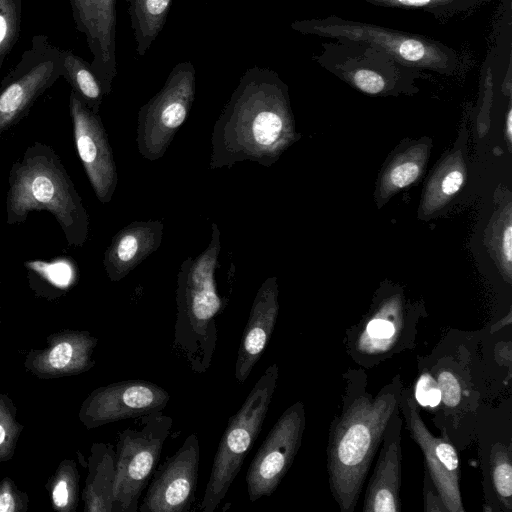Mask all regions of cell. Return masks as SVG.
I'll return each instance as SVG.
<instances>
[{"instance_id": "6da1fadb", "label": "cell", "mask_w": 512, "mask_h": 512, "mask_svg": "<svg viewBox=\"0 0 512 512\" xmlns=\"http://www.w3.org/2000/svg\"><path fill=\"white\" fill-rule=\"evenodd\" d=\"M288 87L278 73L258 66L241 76L216 120L211 169L251 161L269 167L294 140Z\"/></svg>"}, {"instance_id": "7a4b0ae2", "label": "cell", "mask_w": 512, "mask_h": 512, "mask_svg": "<svg viewBox=\"0 0 512 512\" xmlns=\"http://www.w3.org/2000/svg\"><path fill=\"white\" fill-rule=\"evenodd\" d=\"M365 376L361 371L345 376L342 408L329 427L328 481L341 512L355 510L386 425L399 407L403 388L396 376L373 396L366 390Z\"/></svg>"}, {"instance_id": "3957f363", "label": "cell", "mask_w": 512, "mask_h": 512, "mask_svg": "<svg viewBox=\"0 0 512 512\" xmlns=\"http://www.w3.org/2000/svg\"><path fill=\"white\" fill-rule=\"evenodd\" d=\"M32 211L51 213L70 246L82 247L89 235V215L59 156L34 142L9 171L6 222L26 221Z\"/></svg>"}, {"instance_id": "277c9868", "label": "cell", "mask_w": 512, "mask_h": 512, "mask_svg": "<svg viewBox=\"0 0 512 512\" xmlns=\"http://www.w3.org/2000/svg\"><path fill=\"white\" fill-rule=\"evenodd\" d=\"M220 252L221 232L212 223L206 249L196 258L185 259L177 275L172 349L198 374L205 373L211 365L218 339L216 320L227 305L216 282Z\"/></svg>"}, {"instance_id": "5b68a950", "label": "cell", "mask_w": 512, "mask_h": 512, "mask_svg": "<svg viewBox=\"0 0 512 512\" xmlns=\"http://www.w3.org/2000/svg\"><path fill=\"white\" fill-rule=\"evenodd\" d=\"M290 27L303 35L360 42L421 71L453 74L460 65L457 52L439 40L337 15L296 20Z\"/></svg>"}, {"instance_id": "8992f818", "label": "cell", "mask_w": 512, "mask_h": 512, "mask_svg": "<svg viewBox=\"0 0 512 512\" xmlns=\"http://www.w3.org/2000/svg\"><path fill=\"white\" fill-rule=\"evenodd\" d=\"M278 375L277 363L268 366L241 408L229 419L213 460L200 505L202 512H213L218 507L238 475L247 453L262 429L277 386Z\"/></svg>"}, {"instance_id": "52a82bcc", "label": "cell", "mask_w": 512, "mask_h": 512, "mask_svg": "<svg viewBox=\"0 0 512 512\" xmlns=\"http://www.w3.org/2000/svg\"><path fill=\"white\" fill-rule=\"evenodd\" d=\"M312 58L352 87L375 96L410 89L422 72L381 50L345 39L322 42Z\"/></svg>"}, {"instance_id": "ba28073f", "label": "cell", "mask_w": 512, "mask_h": 512, "mask_svg": "<svg viewBox=\"0 0 512 512\" xmlns=\"http://www.w3.org/2000/svg\"><path fill=\"white\" fill-rule=\"evenodd\" d=\"M196 95V70L190 61L180 62L163 87L138 111L136 143L149 160L162 158L186 121Z\"/></svg>"}, {"instance_id": "9c48e42d", "label": "cell", "mask_w": 512, "mask_h": 512, "mask_svg": "<svg viewBox=\"0 0 512 512\" xmlns=\"http://www.w3.org/2000/svg\"><path fill=\"white\" fill-rule=\"evenodd\" d=\"M62 49L47 35L32 38L19 62L0 82V135L17 125L36 100L63 77Z\"/></svg>"}, {"instance_id": "30bf717a", "label": "cell", "mask_w": 512, "mask_h": 512, "mask_svg": "<svg viewBox=\"0 0 512 512\" xmlns=\"http://www.w3.org/2000/svg\"><path fill=\"white\" fill-rule=\"evenodd\" d=\"M172 423L170 416L159 411L145 415L141 429L128 428L121 433L114 482V502L120 511H138L140 496L154 473Z\"/></svg>"}, {"instance_id": "8fae6325", "label": "cell", "mask_w": 512, "mask_h": 512, "mask_svg": "<svg viewBox=\"0 0 512 512\" xmlns=\"http://www.w3.org/2000/svg\"><path fill=\"white\" fill-rule=\"evenodd\" d=\"M305 425L302 401L292 404L278 418L247 470L250 501L270 496L276 490L298 453Z\"/></svg>"}, {"instance_id": "7c38bea8", "label": "cell", "mask_w": 512, "mask_h": 512, "mask_svg": "<svg viewBox=\"0 0 512 512\" xmlns=\"http://www.w3.org/2000/svg\"><path fill=\"white\" fill-rule=\"evenodd\" d=\"M69 113L79 159L95 196L102 204H108L116 190L118 174L101 117L90 110L72 90Z\"/></svg>"}, {"instance_id": "4fadbf2b", "label": "cell", "mask_w": 512, "mask_h": 512, "mask_svg": "<svg viewBox=\"0 0 512 512\" xmlns=\"http://www.w3.org/2000/svg\"><path fill=\"white\" fill-rule=\"evenodd\" d=\"M200 448L196 433L154 472L140 512H187L195 498Z\"/></svg>"}, {"instance_id": "5bb4252c", "label": "cell", "mask_w": 512, "mask_h": 512, "mask_svg": "<svg viewBox=\"0 0 512 512\" xmlns=\"http://www.w3.org/2000/svg\"><path fill=\"white\" fill-rule=\"evenodd\" d=\"M399 409L406 428L420 447L428 472L448 512H464L459 488V458L450 442L435 437L424 424L414 397L402 388Z\"/></svg>"}, {"instance_id": "9a60e30c", "label": "cell", "mask_w": 512, "mask_h": 512, "mask_svg": "<svg viewBox=\"0 0 512 512\" xmlns=\"http://www.w3.org/2000/svg\"><path fill=\"white\" fill-rule=\"evenodd\" d=\"M76 29L85 36L91 67L105 95L117 75L116 0H68Z\"/></svg>"}, {"instance_id": "2e32d148", "label": "cell", "mask_w": 512, "mask_h": 512, "mask_svg": "<svg viewBox=\"0 0 512 512\" xmlns=\"http://www.w3.org/2000/svg\"><path fill=\"white\" fill-rule=\"evenodd\" d=\"M410 326L399 298L388 299L375 307L348 335V351L358 363L384 360L407 344Z\"/></svg>"}, {"instance_id": "e0dca14e", "label": "cell", "mask_w": 512, "mask_h": 512, "mask_svg": "<svg viewBox=\"0 0 512 512\" xmlns=\"http://www.w3.org/2000/svg\"><path fill=\"white\" fill-rule=\"evenodd\" d=\"M401 428L398 407L384 430L376 466L365 492L363 512L401 511Z\"/></svg>"}, {"instance_id": "ac0fdd59", "label": "cell", "mask_w": 512, "mask_h": 512, "mask_svg": "<svg viewBox=\"0 0 512 512\" xmlns=\"http://www.w3.org/2000/svg\"><path fill=\"white\" fill-rule=\"evenodd\" d=\"M278 313V283L272 276L259 287L242 334L234 374L240 384L247 380L269 343Z\"/></svg>"}, {"instance_id": "d6986e66", "label": "cell", "mask_w": 512, "mask_h": 512, "mask_svg": "<svg viewBox=\"0 0 512 512\" xmlns=\"http://www.w3.org/2000/svg\"><path fill=\"white\" fill-rule=\"evenodd\" d=\"M163 232L160 220H137L120 229L104 253L103 265L109 279L120 281L156 252Z\"/></svg>"}, {"instance_id": "ffe728a7", "label": "cell", "mask_w": 512, "mask_h": 512, "mask_svg": "<svg viewBox=\"0 0 512 512\" xmlns=\"http://www.w3.org/2000/svg\"><path fill=\"white\" fill-rule=\"evenodd\" d=\"M170 396L149 381L128 380L103 391L101 418L104 421L129 419L163 411Z\"/></svg>"}, {"instance_id": "44dd1931", "label": "cell", "mask_w": 512, "mask_h": 512, "mask_svg": "<svg viewBox=\"0 0 512 512\" xmlns=\"http://www.w3.org/2000/svg\"><path fill=\"white\" fill-rule=\"evenodd\" d=\"M138 56H144L162 31L172 0H126Z\"/></svg>"}, {"instance_id": "7402d4cb", "label": "cell", "mask_w": 512, "mask_h": 512, "mask_svg": "<svg viewBox=\"0 0 512 512\" xmlns=\"http://www.w3.org/2000/svg\"><path fill=\"white\" fill-rule=\"evenodd\" d=\"M64 74L71 90L94 113L99 114L105 95L103 87L91 64L70 49H62Z\"/></svg>"}, {"instance_id": "603a6c76", "label": "cell", "mask_w": 512, "mask_h": 512, "mask_svg": "<svg viewBox=\"0 0 512 512\" xmlns=\"http://www.w3.org/2000/svg\"><path fill=\"white\" fill-rule=\"evenodd\" d=\"M383 8L421 10L437 20H448L472 12L483 0H360Z\"/></svg>"}, {"instance_id": "cb8c5ba5", "label": "cell", "mask_w": 512, "mask_h": 512, "mask_svg": "<svg viewBox=\"0 0 512 512\" xmlns=\"http://www.w3.org/2000/svg\"><path fill=\"white\" fill-rule=\"evenodd\" d=\"M512 448L511 444L496 443L490 452V479L499 503L512 510Z\"/></svg>"}, {"instance_id": "d4e9b609", "label": "cell", "mask_w": 512, "mask_h": 512, "mask_svg": "<svg viewBox=\"0 0 512 512\" xmlns=\"http://www.w3.org/2000/svg\"><path fill=\"white\" fill-rule=\"evenodd\" d=\"M22 18V0H0V69L17 43Z\"/></svg>"}, {"instance_id": "484cf974", "label": "cell", "mask_w": 512, "mask_h": 512, "mask_svg": "<svg viewBox=\"0 0 512 512\" xmlns=\"http://www.w3.org/2000/svg\"><path fill=\"white\" fill-rule=\"evenodd\" d=\"M415 401L424 408L434 409L441 403V392L437 380L428 372H423L414 388Z\"/></svg>"}, {"instance_id": "4316f807", "label": "cell", "mask_w": 512, "mask_h": 512, "mask_svg": "<svg viewBox=\"0 0 512 512\" xmlns=\"http://www.w3.org/2000/svg\"><path fill=\"white\" fill-rule=\"evenodd\" d=\"M436 380L441 392V402L446 407H456L461 399V387L457 377L451 371L443 370Z\"/></svg>"}, {"instance_id": "83f0119b", "label": "cell", "mask_w": 512, "mask_h": 512, "mask_svg": "<svg viewBox=\"0 0 512 512\" xmlns=\"http://www.w3.org/2000/svg\"><path fill=\"white\" fill-rule=\"evenodd\" d=\"M419 172L420 168L418 164L414 162H404L391 170L389 180L395 188H404L416 180Z\"/></svg>"}, {"instance_id": "f1b7e54d", "label": "cell", "mask_w": 512, "mask_h": 512, "mask_svg": "<svg viewBox=\"0 0 512 512\" xmlns=\"http://www.w3.org/2000/svg\"><path fill=\"white\" fill-rule=\"evenodd\" d=\"M424 510L427 512H448L437 492L428 472L425 470L423 481Z\"/></svg>"}, {"instance_id": "f546056e", "label": "cell", "mask_w": 512, "mask_h": 512, "mask_svg": "<svg viewBox=\"0 0 512 512\" xmlns=\"http://www.w3.org/2000/svg\"><path fill=\"white\" fill-rule=\"evenodd\" d=\"M72 353V346L69 343L62 342L51 350L48 357L49 363L54 368H63L70 362Z\"/></svg>"}, {"instance_id": "4dcf8cb0", "label": "cell", "mask_w": 512, "mask_h": 512, "mask_svg": "<svg viewBox=\"0 0 512 512\" xmlns=\"http://www.w3.org/2000/svg\"><path fill=\"white\" fill-rule=\"evenodd\" d=\"M464 177L461 171L453 170L447 174L441 184V190L446 196L455 194L462 186Z\"/></svg>"}, {"instance_id": "1f68e13d", "label": "cell", "mask_w": 512, "mask_h": 512, "mask_svg": "<svg viewBox=\"0 0 512 512\" xmlns=\"http://www.w3.org/2000/svg\"><path fill=\"white\" fill-rule=\"evenodd\" d=\"M501 250L508 267H510L512 260V227L510 224L503 231Z\"/></svg>"}, {"instance_id": "d6a6232c", "label": "cell", "mask_w": 512, "mask_h": 512, "mask_svg": "<svg viewBox=\"0 0 512 512\" xmlns=\"http://www.w3.org/2000/svg\"><path fill=\"white\" fill-rule=\"evenodd\" d=\"M53 500L57 506H64L68 501L67 485L64 480H61L53 491Z\"/></svg>"}, {"instance_id": "836d02e7", "label": "cell", "mask_w": 512, "mask_h": 512, "mask_svg": "<svg viewBox=\"0 0 512 512\" xmlns=\"http://www.w3.org/2000/svg\"><path fill=\"white\" fill-rule=\"evenodd\" d=\"M13 504L14 502L10 494L3 493L0 495V512L12 510Z\"/></svg>"}, {"instance_id": "e575fe53", "label": "cell", "mask_w": 512, "mask_h": 512, "mask_svg": "<svg viewBox=\"0 0 512 512\" xmlns=\"http://www.w3.org/2000/svg\"><path fill=\"white\" fill-rule=\"evenodd\" d=\"M506 134L510 141L511 137H512V110H511V108H509L508 113H507Z\"/></svg>"}, {"instance_id": "d590c367", "label": "cell", "mask_w": 512, "mask_h": 512, "mask_svg": "<svg viewBox=\"0 0 512 512\" xmlns=\"http://www.w3.org/2000/svg\"><path fill=\"white\" fill-rule=\"evenodd\" d=\"M4 438H5V430H4V428L0 425V444L4 441Z\"/></svg>"}]
</instances>
